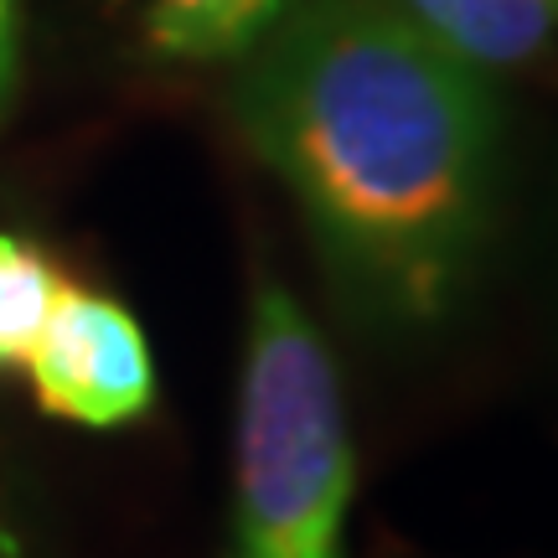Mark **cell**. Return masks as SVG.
<instances>
[{
  "label": "cell",
  "mask_w": 558,
  "mask_h": 558,
  "mask_svg": "<svg viewBox=\"0 0 558 558\" xmlns=\"http://www.w3.org/2000/svg\"><path fill=\"white\" fill-rule=\"evenodd\" d=\"M239 130L383 326L456 305L497 202V99L399 0H300L239 83Z\"/></svg>",
  "instance_id": "1"
},
{
  "label": "cell",
  "mask_w": 558,
  "mask_h": 558,
  "mask_svg": "<svg viewBox=\"0 0 558 558\" xmlns=\"http://www.w3.org/2000/svg\"><path fill=\"white\" fill-rule=\"evenodd\" d=\"M352 481L337 362L295 295L264 279L243 347L228 558H347Z\"/></svg>",
  "instance_id": "2"
},
{
  "label": "cell",
  "mask_w": 558,
  "mask_h": 558,
  "mask_svg": "<svg viewBox=\"0 0 558 558\" xmlns=\"http://www.w3.org/2000/svg\"><path fill=\"white\" fill-rule=\"evenodd\" d=\"M26 367L41 409L88 429L130 424L156 403V362L140 320L120 300L73 284L41 326Z\"/></svg>",
  "instance_id": "3"
},
{
  "label": "cell",
  "mask_w": 558,
  "mask_h": 558,
  "mask_svg": "<svg viewBox=\"0 0 558 558\" xmlns=\"http://www.w3.org/2000/svg\"><path fill=\"white\" fill-rule=\"evenodd\" d=\"M403 11L471 68L533 58L558 32V0H399Z\"/></svg>",
  "instance_id": "4"
},
{
  "label": "cell",
  "mask_w": 558,
  "mask_h": 558,
  "mask_svg": "<svg viewBox=\"0 0 558 558\" xmlns=\"http://www.w3.org/2000/svg\"><path fill=\"white\" fill-rule=\"evenodd\" d=\"M295 5L300 0H156L150 41L186 62L239 58L275 37Z\"/></svg>",
  "instance_id": "5"
},
{
  "label": "cell",
  "mask_w": 558,
  "mask_h": 558,
  "mask_svg": "<svg viewBox=\"0 0 558 558\" xmlns=\"http://www.w3.org/2000/svg\"><path fill=\"white\" fill-rule=\"evenodd\" d=\"M62 295H68V279L58 264L37 243L0 233V367L32 357L41 326L52 320Z\"/></svg>",
  "instance_id": "6"
},
{
  "label": "cell",
  "mask_w": 558,
  "mask_h": 558,
  "mask_svg": "<svg viewBox=\"0 0 558 558\" xmlns=\"http://www.w3.org/2000/svg\"><path fill=\"white\" fill-rule=\"evenodd\" d=\"M16 5L21 0H0V94L11 83V62H16Z\"/></svg>",
  "instance_id": "7"
}]
</instances>
